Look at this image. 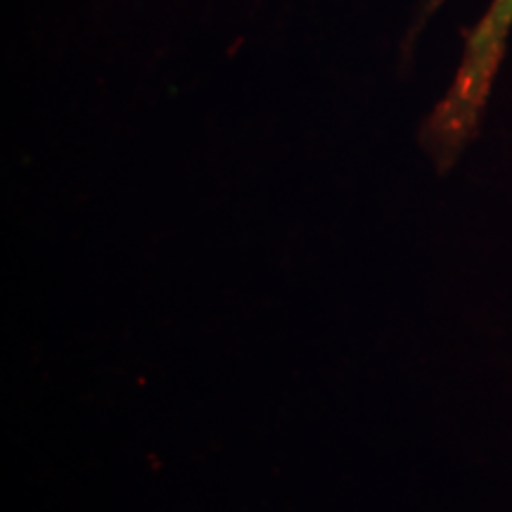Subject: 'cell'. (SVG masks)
<instances>
[{
    "label": "cell",
    "mask_w": 512,
    "mask_h": 512,
    "mask_svg": "<svg viewBox=\"0 0 512 512\" xmlns=\"http://www.w3.org/2000/svg\"><path fill=\"white\" fill-rule=\"evenodd\" d=\"M439 3H441V0H430V5H427V12H432L434 8H437Z\"/></svg>",
    "instance_id": "obj_1"
}]
</instances>
